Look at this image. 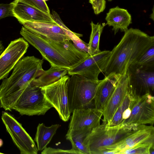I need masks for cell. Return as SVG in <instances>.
Masks as SVG:
<instances>
[{
  "label": "cell",
  "instance_id": "cell-1",
  "mask_svg": "<svg viewBox=\"0 0 154 154\" xmlns=\"http://www.w3.org/2000/svg\"><path fill=\"white\" fill-rule=\"evenodd\" d=\"M153 46L154 36L138 29H128L119 43L111 51L103 72L105 76L111 73L120 75L126 74L132 63Z\"/></svg>",
  "mask_w": 154,
  "mask_h": 154
},
{
  "label": "cell",
  "instance_id": "cell-2",
  "mask_svg": "<svg viewBox=\"0 0 154 154\" xmlns=\"http://www.w3.org/2000/svg\"><path fill=\"white\" fill-rule=\"evenodd\" d=\"M43 59L34 56L20 60L11 76L5 78L0 85V108L11 111L23 90L33 80L44 72Z\"/></svg>",
  "mask_w": 154,
  "mask_h": 154
},
{
  "label": "cell",
  "instance_id": "cell-3",
  "mask_svg": "<svg viewBox=\"0 0 154 154\" xmlns=\"http://www.w3.org/2000/svg\"><path fill=\"white\" fill-rule=\"evenodd\" d=\"M20 34L51 66L71 69L89 54L77 48L71 41L57 42L35 34L22 26Z\"/></svg>",
  "mask_w": 154,
  "mask_h": 154
},
{
  "label": "cell",
  "instance_id": "cell-4",
  "mask_svg": "<svg viewBox=\"0 0 154 154\" xmlns=\"http://www.w3.org/2000/svg\"><path fill=\"white\" fill-rule=\"evenodd\" d=\"M137 125L120 124L108 127L106 123H102L91 130L85 138L84 143L90 154H100L107 147L128 136Z\"/></svg>",
  "mask_w": 154,
  "mask_h": 154
},
{
  "label": "cell",
  "instance_id": "cell-5",
  "mask_svg": "<svg viewBox=\"0 0 154 154\" xmlns=\"http://www.w3.org/2000/svg\"><path fill=\"white\" fill-rule=\"evenodd\" d=\"M70 76L67 85L70 113L75 109L94 107L97 90L101 80H93L78 75Z\"/></svg>",
  "mask_w": 154,
  "mask_h": 154
},
{
  "label": "cell",
  "instance_id": "cell-6",
  "mask_svg": "<svg viewBox=\"0 0 154 154\" xmlns=\"http://www.w3.org/2000/svg\"><path fill=\"white\" fill-rule=\"evenodd\" d=\"M52 107L41 88L32 85L31 82L23 90L12 110L21 115L30 116L44 115Z\"/></svg>",
  "mask_w": 154,
  "mask_h": 154
},
{
  "label": "cell",
  "instance_id": "cell-7",
  "mask_svg": "<svg viewBox=\"0 0 154 154\" xmlns=\"http://www.w3.org/2000/svg\"><path fill=\"white\" fill-rule=\"evenodd\" d=\"M69 76L66 75L50 85L41 87L48 102L57 112L60 118L68 121L70 112L67 91V82Z\"/></svg>",
  "mask_w": 154,
  "mask_h": 154
},
{
  "label": "cell",
  "instance_id": "cell-8",
  "mask_svg": "<svg viewBox=\"0 0 154 154\" xmlns=\"http://www.w3.org/2000/svg\"><path fill=\"white\" fill-rule=\"evenodd\" d=\"M1 119L7 132L21 154H37L38 151L31 137L12 115L3 112Z\"/></svg>",
  "mask_w": 154,
  "mask_h": 154
},
{
  "label": "cell",
  "instance_id": "cell-9",
  "mask_svg": "<svg viewBox=\"0 0 154 154\" xmlns=\"http://www.w3.org/2000/svg\"><path fill=\"white\" fill-rule=\"evenodd\" d=\"M57 23L28 21L22 24L32 32L50 40L57 42L71 41L67 34L69 29L63 23L57 12L52 14Z\"/></svg>",
  "mask_w": 154,
  "mask_h": 154
},
{
  "label": "cell",
  "instance_id": "cell-10",
  "mask_svg": "<svg viewBox=\"0 0 154 154\" xmlns=\"http://www.w3.org/2000/svg\"><path fill=\"white\" fill-rule=\"evenodd\" d=\"M110 53V51L104 50L93 55H89L69 69L68 74L69 75H78L93 80H99L98 75L103 71Z\"/></svg>",
  "mask_w": 154,
  "mask_h": 154
},
{
  "label": "cell",
  "instance_id": "cell-11",
  "mask_svg": "<svg viewBox=\"0 0 154 154\" xmlns=\"http://www.w3.org/2000/svg\"><path fill=\"white\" fill-rule=\"evenodd\" d=\"M133 106L129 117L121 123L124 125H139L154 123V97L147 93L135 97Z\"/></svg>",
  "mask_w": 154,
  "mask_h": 154
},
{
  "label": "cell",
  "instance_id": "cell-12",
  "mask_svg": "<svg viewBox=\"0 0 154 154\" xmlns=\"http://www.w3.org/2000/svg\"><path fill=\"white\" fill-rule=\"evenodd\" d=\"M29 46L28 43L23 38L10 42L0 56V80L7 78L26 52Z\"/></svg>",
  "mask_w": 154,
  "mask_h": 154
},
{
  "label": "cell",
  "instance_id": "cell-13",
  "mask_svg": "<svg viewBox=\"0 0 154 154\" xmlns=\"http://www.w3.org/2000/svg\"><path fill=\"white\" fill-rule=\"evenodd\" d=\"M66 136L80 131L93 128L99 125L103 111L95 107L74 109L72 113Z\"/></svg>",
  "mask_w": 154,
  "mask_h": 154
},
{
  "label": "cell",
  "instance_id": "cell-14",
  "mask_svg": "<svg viewBox=\"0 0 154 154\" xmlns=\"http://www.w3.org/2000/svg\"><path fill=\"white\" fill-rule=\"evenodd\" d=\"M126 74L129 90L134 97L149 93L153 95L154 90V71L142 70L128 68Z\"/></svg>",
  "mask_w": 154,
  "mask_h": 154
},
{
  "label": "cell",
  "instance_id": "cell-15",
  "mask_svg": "<svg viewBox=\"0 0 154 154\" xmlns=\"http://www.w3.org/2000/svg\"><path fill=\"white\" fill-rule=\"evenodd\" d=\"M154 142V128L153 125H140L134 129L126 137L105 148V150H114L116 154L121 150L132 147L145 142Z\"/></svg>",
  "mask_w": 154,
  "mask_h": 154
},
{
  "label": "cell",
  "instance_id": "cell-16",
  "mask_svg": "<svg viewBox=\"0 0 154 154\" xmlns=\"http://www.w3.org/2000/svg\"><path fill=\"white\" fill-rule=\"evenodd\" d=\"M13 9L14 16L21 24L26 22L34 21L57 23L52 14L28 4L16 0Z\"/></svg>",
  "mask_w": 154,
  "mask_h": 154
},
{
  "label": "cell",
  "instance_id": "cell-17",
  "mask_svg": "<svg viewBox=\"0 0 154 154\" xmlns=\"http://www.w3.org/2000/svg\"><path fill=\"white\" fill-rule=\"evenodd\" d=\"M129 89L128 79L127 74L121 75L103 108V123H107L111 120Z\"/></svg>",
  "mask_w": 154,
  "mask_h": 154
},
{
  "label": "cell",
  "instance_id": "cell-18",
  "mask_svg": "<svg viewBox=\"0 0 154 154\" xmlns=\"http://www.w3.org/2000/svg\"><path fill=\"white\" fill-rule=\"evenodd\" d=\"M121 76L111 73L105 76L101 80L98 86L94 99V106L96 108L103 111Z\"/></svg>",
  "mask_w": 154,
  "mask_h": 154
},
{
  "label": "cell",
  "instance_id": "cell-19",
  "mask_svg": "<svg viewBox=\"0 0 154 154\" xmlns=\"http://www.w3.org/2000/svg\"><path fill=\"white\" fill-rule=\"evenodd\" d=\"M105 20L107 22L105 26L108 25L112 26L114 34L119 30L121 32H125L128 30V26L132 23L131 15L127 10L118 6L109 9Z\"/></svg>",
  "mask_w": 154,
  "mask_h": 154
},
{
  "label": "cell",
  "instance_id": "cell-20",
  "mask_svg": "<svg viewBox=\"0 0 154 154\" xmlns=\"http://www.w3.org/2000/svg\"><path fill=\"white\" fill-rule=\"evenodd\" d=\"M69 69L57 66H51L47 70L32 82V84L39 87H43L55 82L68 73Z\"/></svg>",
  "mask_w": 154,
  "mask_h": 154
},
{
  "label": "cell",
  "instance_id": "cell-21",
  "mask_svg": "<svg viewBox=\"0 0 154 154\" xmlns=\"http://www.w3.org/2000/svg\"><path fill=\"white\" fill-rule=\"evenodd\" d=\"M60 126L59 124L47 127L43 123L38 124L34 139L38 151L42 150L47 147Z\"/></svg>",
  "mask_w": 154,
  "mask_h": 154
},
{
  "label": "cell",
  "instance_id": "cell-22",
  "mask_svg": "<svg viewBox=\"0 0 154 154\" xmlns=\"http://www.w3.org/2000/svg\"><path fill=\"white\" fill-rule=\"evenodd\" d=\"M129 68L142 70H154V46L149 48L140 57L133 62Z\"/></svg>",
  "mask_w": 154,
  "mask_h": 154
},
{
  "label": "cell",
  "instance_id": "cell-23",
  "mask_svg": "<svg viewBox=\"0 0 154 154\" xmlns=\"http://www.w3.org/2000/svg\"><path fill=\"white\" fill-rule=\"evenodd\" d=\"M90 25L91 30L88 45L89 54L92 55L100 51L99 49L100 38L105 26V23L101 24L98 23L95 24L91 21Z\"/></svg>",
  "mask_w": 154,
  "mask_h": 154
},
{
  "label": "cell",
  "instance_id": "cell-24",
  "mask_svg": "<svg viewBox=\"0 0 154 154\" xmlns=\"http://www.w3.org/2000/svg\"><path fill=\"white\" fill-rule=\"evenodd\" d=\"M91 130L89 129L81 130L66 136V139L71 142L72 148L79 154H90L84 144V140Z\"/></svg>",
  "mask_w": 154,
  "mask_h": 154
},
{
  "label": "cell",
  "instance_id": "cell-25",
  "mask_svg": "<svg viewBox=\"0 0 154 154\" xmlns=\"http://www.w3.org/2000/svg\"><path fill=\"white\" fill-rule=\"evenodd\" d=\"M134 97L129 89L122 102L117 108L112 119L106 123L107 126H117L122 122L123 114L125 110L130 106Z\"/></svg>",
  "mask_w": 154,
  "mask_h": 154
},
{
  "label": "cell",
  "instance_id": "cell-26",
  "mask_svg": "<svg viewBox=\"0 0 154 154\" xmlns=\"http://www.w3.org/2000/svg\"><path fill=\"white\" fill-rule=\"evenodd\" d=\"M153 145H154V142L141 143L132 147L120 151L117 154H150V149Z\"/></svg>",
  "mask_w": 154,
  "mask_h": 154
},
{
  "label": "cell",
  "instance_id": "cell-27",
  "mask_svg": "<svg viewBox=\"0 0 154 154\" xmlns=\"http://www.w3.org/2000/svg\"><path fill=\"white\" fill-rule=\"evenodd\" d=\"M35 8L48 14H50L49 9L45 0H16Z\"/></svg>",
  "mask_w": 154,
  "mask_h": 154
},
{
  "label": "cell",
  "instance_id": "cell-28",
  "mask_svg": "<svg viewBox=\"0 0 154 154\" xmlns=\"http://www.w3.org/2000/svg\"><path fill=\"white\" fill-rule=\"evenodd\" d=\"M14 4H0V20L8 17H14L13 9Z\"/></svg>",
  "mask_w": 154,
  "mask_h": 154
},
{
  "label": "cell",
  "instance_id": "cell-29",
  "mask_svg": "<svg viewBox=\"0 0 154 154\" xmlns=\"http://www.w3.org/2000/svg\"><path fill=\"white\" fill-rule=\"evenodd\" d=\"M41 153L42 154H79L78 152L73 149L72 148L69 150H64L58 148H54L51 147H46L42 150Z\"/></svg>",
  "mask_w": 154,
  "mask_h": 154
},
{
  "label": "cell",
  "instance_id": "cell-30",
  "mask_svg": "<svg viewBox=\"0 0 154 154\" xmlns=\"http://www.w3.org/2000/svg\"><path fill=\"white\" fill-rule=\"evenodd\" d=\"M89 2L92 5L94 13L98 14L102 12L106 7L105 0H89Z\"/></svg>",
  "mask_w": 154,
  "mask_h": 154
},
{
  "label": "cell",
  "instance_id": "cell-31",
  "mask_svg": "<svg viewBox=\"0 0 154 154\" xmlns=\"http://www.w3.org/2000/svg\"><path fill=\"white\" fill-rule=\"evenodd\" d=\"M4 51V47L2 42L0 41V56Z\"/></svg>",
  "mask_w": 154,
  "mask_h": 154
},
{
  "label": "cell",
  "instance_id": "cell-32",
  "mask_svg": "<svg viewBox=\"0 0 154 154\" xmlns=\"http://www.w3.org/2000/svg\"><path fill=\"white\" fill-rule=\"evenodd\" d=\"M3 144V142L2 140L1 139H0V147H2Z\"/></svg>",
  "mask_w": 154,
  "mask_h": 154
},
{
  "label": "cell",
  "instance_id": "cell-33",
  "mask_svg": "<svg viewBox=\"0 0 154 154\" xmlns=\"http://www.w3.org/2000/svg\"><path fill=\"white\" fill-rule=\"evenodd\" d=\"M108 0L109 1H112V0Z\"/></svg>",
  "mask_w": 154,
  "mask_h": 154
},
{
  "label": "cell",
  "instance_id": "cell-34",
  "mask_svg": "<svg viewBox=\"0 0 154 154\" xmlns=\"http://www.w3.org/2000/svg\"><path fill=\"white\" fill-rule=\"evenodd\" d=\"M45 0L46 1H48V0Z\"/></svg>",
  "mask_w": 154,
  "mask_h": 154
}]
</instances>
